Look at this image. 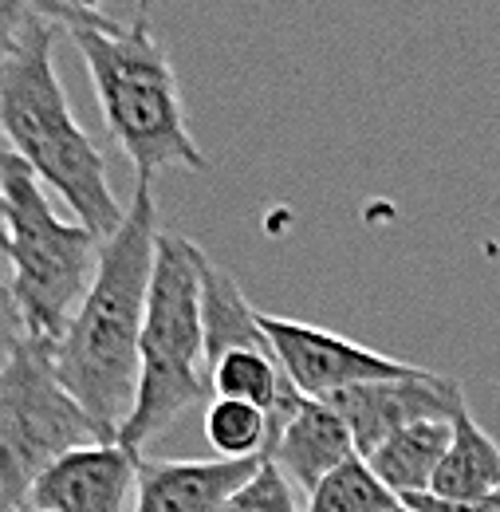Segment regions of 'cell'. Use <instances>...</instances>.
I'll list each match as a JSON object with an SVG mask.
<instances>
[{"label": "cell", "instance_id": "6da1fadb", "mask_svg": "<svg viewBox=\"0 0 500 512\" xmlns=\"http://www.w3.org/2000/svg\"><path fill=\"white\" fill-rule=\"evenodd\" d=\"M158 253V201L150 182H134V197L115 237L103 241L95 280L75 308L63 339L52 347V367L63 390L119 438L138 394V343L146 296Z\"/></svg>", "mask_w": 500, "mask_h": 512}, {"label": "cell", "instance_id": "5b68a950", "mask_svg": "<svg viewBox=\"0 0 500 512\" xmlns=\"http://www.w3.org/2000/svg\"><path fill=\"white\" fill-rule=\"evenodd\" d=\"M0 186H4V260L8 292L28 339L56 347L83 304L103 241L56 213L44 182L0 146Z\"/></svg>", "mask_w": 500, "mask_h": 512}, {"label": "cell", "instance_id": "7c38bea8", "mask_svg": "<svg viewBox=\"0 0 500 512\" xmlns=\"http://www.w3.org/2000/svg\"><path fill=\"white\" fill-rule=\"evenodd\" d=\"M500 493V446L497 438L465 410L453 418V438L434 473L430 497L445 505H477Z\"/></svg>", "mask_w": 500, "mask_h": 512}, {"label": "cell", "instance_id": "3957f363", "mask_svg": "<svg viewBox=\"0 0 500 512\" xmlns=\"http://www.w3.org/2000/svg\"><path fill=\"white\" fill-rule=\"evenodd\" d=\"M67 36L87 64L103 123L138 182L154 186L162 170H209L205 150L189 134L182 83L166 48L150 36V24L134 20L119 28V20H107L99 28H71Z\"/></svg>", "mask_w": 500, "mask_h": 512}, {"label": "cell", "instance_id": "ba28073f", "mask_svg": "<svg viewBox=\"0 0 500 512\" xmlns=\"http://www.w3.org/2000/svg\"><path fill=\"white\" fill-rule=\"evenodd\" d=\"M319 402H327L343 418L359 457H371L382 442H390L406 426L453 422L457 414L469 410L461 383H453L449 375H438V371H426V367H418L414 375H402V379L347 386Z\"/></svg>", "mask_w": 500, "mask_h": 512}, {"label": "cell", "instance_id": "30bf717a", "mask_svg": "<svg viewBox=\"0 0 500 512\" xmlns=\"http://www.w3.org/2000/svg\"><path fill=\"white\" fill-rule=\"evenodd\" d=\"M351 457L359 453L343 418L327 402L304 398L296 386H288L280 406L272 410V430H268V461H276L288 485L312 493L323 477H331Z\"/></svg>", "mask_w": 500, "mask_h": 512}, {"label": "cell", "instance_id": "d6986e66", "mask_svg": "<svg viewBox=\"0 0 500 512\" xmlns=\"http://www.w3.org/2000/svg\"><path fill=\"white\" fill-rule=\"evenodd\" d=\"M28 0H0V67L4 60L12 56V48H16V40H20V28H24V20H28Z\"/></svg>", "mask_w": 500, "mask_h": 512}, {"label": "cell", "instance_id": "277c9868", "mask_svg": "<svg viewBox=\"0 0 500 512\" xmlns=\"http://www.w3.org/2000/svg\"><path fill=\"white\" fill-rule=\"evenodd\" d=\"M201 264V245L174 233H158L146 323L138 343V394L115 438L134 457H142V449L154 446L186 410L213 398L205 379Z\"/></svg>", "mask_w": 500, "mask_h": 512}, {"label": "cell", "instance_id": "5bb4252c", "mask_svg": "<svg viewBox=\"0 0 500 512\" xmlns=\"http://www.w3.org/2000/svg\"><path fill=\"white\" fill-rule=\"evenodd\" d=\"M205 379H209V394L213 398H237V402H252L260 410H272L280 406L284 390H288V379L272 355L268 343L260 347H237V351H225L217 359L205 363Z\"/></svg>", "mask_w": 500, "mask_h": 512}, {"label": "cell", "instance_id": "44dd1931", "mask_svg": "<svg viewBox=\"0 0 500 512\" xmlns=\"http://www.w3.org/2000/svg\"><path fill=\"white\" fill-rule=\"evenodd\" d=\"M8 276V260H4V186H0V280Z\"/></svg>", "mask_w": 500, "mask_h": 512}, {"label": "cell", "instance_id": "2e32d148", "mask_svg": "<svg viewBox=\"0 0 500 512\" xmlns=\"http://www.w3.org/2000/svg\"><path fill=\"white\" fill-rule=\"evenodd\" d=\"M308 512H410V505L378 481L363 457H351L308 493Z\"/></svg>", "mask_w": 500, "mask_h": 512}, {"label": "cell", "instance_id": "e0dca14e", "mask_svg": "<svg viewBox=\"0 0 500 512\" xmlns=\"http://www.w3.org/2000/svg\"><path fill=\"white\" fill-rule=\"evenodd\" d=\"M221 512H300V509H296V493H292L288 477L276 469V461L264 457V465L229 497V505Z\"/></svg>", "mask_w": 500, "mask_h": 512}, {"label": "cell", "instance_id": "9c48e42d", "mask_svg": "<svg viewBox=\"0 0 500 512\" xmlns=\"http://www.w3.org/2000/svg\"><path fill=\"white\" fill-rule=\"evenodd\" d=\"M138 461L119 442H87L56 457L32 485L24 512H130Z\"/></svg>", "mask_w": 500, "mask_h": 512}, {"label": "cell", "instance_id": "4fadbf2b", "mask_svg": "<svg viewBox=\"0 0 500 512\" xmlns=\"http://www.w3.org/2000/svg\"><path fill=\"white\" fill-rule=\"evenodd\" d=\"M449 438H453V422H418V426H406L402 434H394L390 442H382L363 461L394 497H402V501L430 497L434 473L449 449Z\"/></svg>", "mask_w": 500, "mask_h": 512}, {"label": "cell", "instance_id": "7a4b0ae2", "mask_svg": "<svg viewBox=\"0 0 500 512\" xmlns=\"http://www.w3.org/2000/svg\"><path fill=\"white\" fill-rule=\"evenodd\" d=\"M56 32V24L28 12L12 56L0 67V138L44 182V190L60 193L79 225L107 241L119 233L126 209L107 182L103 154L67 103L52 64Z\"/></svg>", "mask_w": 500, "mask_h": 512}, {"label": "cell", "instance_id": "8fae6325", "mask_svg": "<svg viewBox=\"0 0 500 512\" xmlns=\"http://www.w3.org/2000/svg\"><path fill=\"white\" fill-rule=\"evenodd\" d=\"M264 465L252 461H138V489L130 512H221L229 497Z\"/></svg>", "mask_w": 500, "mask_h": 512}, {"label": "cell", "instance_id": "ffe728a7", "mask_svg": "<svg viewBox=\"0 0 500 512\" xmlns=\"http://www.w3.org/2000/svg\"><path fill=\"white\" fill-rule=\"evenodd\" d=\"M24 339V327L16 316V304H12V292H8V280H0V363L16 351V343Z\"/></svg>", "mask_w": 500, "mask_h": 512}, {"label": "cell", "instance_id": "cb8c5ba5", "mask_svg": "<svg viewBox=\"0 0 500 512\" xmlns=\"http://www.w3.org/2000/svg\"><path fill=\"white\" fill-rule=\"evenodd\" d=\"M497 509H500V493H497Z\"/></svg>", "mask_w": 500, "mask_h": 512}, {"label": "cell", "instance_id": "603a6c76", "mask_svg": "<svg viewBox=\"0 0 500 512\" xmlns=\"http://www.w3.org/2000/svg\"><path fill=\"white\" fill-rule=\"evenodd\" d=\"M0 512H12V509H4V505H0Z\"/></svg>", "mask_w": 500, "mask_h": 512}, {"label": "cell", "instance_id": "52a82bcc", "mask_svg": "<svg viewBox=\"0 0 500 512\" xmlns=\"http://www.w3.org/2000/svg\"><path fill=\"white\" fill-rule=\"evenodd\" d=\"M256 323L284 371V379L296 386L304 398H331L347 386L378 383V379H402L414 375V363L390 359L382 351H371L339 331L315 327L304 320H284L272 312H256Z\"/></svg>", "mask_w": 500, "mask_h": 512}, {"label": "cell", "instance_id": "9a60e30c", "mask_svg": "<svg viewBox=\"0 0 500 512\" xmlns=\"http://www.w3.org/2000/svg\"><path fill=\"white\" fill-rule=\"evenodd\" d=\"M268 410L237 402V398H209L205 402V442L221 461H252L268 457Z\"/></svg>", "mask_w": 500, "mask_h": 512}, {"label": "cell", "instance_id": "8992f818", "mask_svg": "<svg viewBox=\"0 0 500 512\" xmlns=\"http://www.w3.org/2000/svg\"><path fill=\"white\" fill-rule=\"evenodd\" d=\"M87 442H115L63 390L52 367V347L20 339L0 363V505L24 512L36 477Z\"/></svg>", "mask_w": 500, "mask_h": 512}, {"label": "cell", "instance_id": "7402d4cb", "mask_svg": "<svg viewBox=\"0 0 500 512\" xmlns=\"http://www.w3.org/2000/svg\"><path fill=\"white\" fill-rule=\"evenodd\" d=\"M150 8H154V0H138V24H150Z\"/></svg>", "mask_w": 500, "mask_h": 512}, {"label": "cell", "instance_id": "ac0fdd59", "mask_svg": "<svg viewBox=\"0 0 500 512\" xmlns=\"http://www.w3.org/2000/svg\"><path fill=\"white\" fill-rule=\"evenodd\" d=\"M103 4H107V0H28V8H32L40 20L56 24V28H63V32L107 24L111 16L103 12Z\"/></svg>", "mask_w": 500, "mask_h": 512}]
</instances>
